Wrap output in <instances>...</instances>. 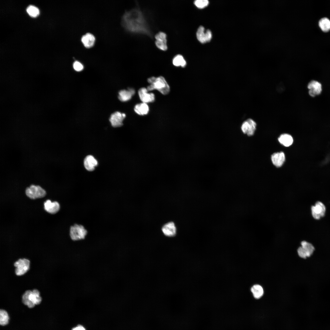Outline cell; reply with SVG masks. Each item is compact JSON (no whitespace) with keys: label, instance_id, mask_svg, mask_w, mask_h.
<instances>
[{"label":"cell","instance_id":"obj_10","mask_svg":"<svg viewBox=\"0 0 330 330\" xmlns=\"http://www.w3.org/2000/svg\"><path fill=\"white\" fill-rule=\"evenodd\" d=\"M155 44L159 49L165 51L167 49V35L164 32H160L155 35Z\"/></svg>","mask_w":330,"mask_h":330},{"label":"cell","instance_id":"obj_23","mask_svg":"<svg viewBox=\"0 0 330 330\" xmlns=\"http://www.w3.org/2000/svg\"><path fill=\"white\" fill-rule=\"evenodd\" d=\"M301 247L305 251L307 257L311 256L313 254L315 250L313 245L311 243L305 241H303L301 242Z\"/></svg>","mask_w":330,"mask_h":330},{"label":"cell","instance_id":"obj_14","mask_svg":"<svg viewBox=\"0 0 330 330\" xmlns=\"http://www.w3.org/2000/svg\"><path fill=\"white\" fill-rule=\"evenodd\" d=\"M162 231L163 234L168 237H173L176 233V228L174 223L170 222L164 224L162 227Z\"/></svg>","mask_w":330,"mask_h":330},{"label":"cell","instance_id":"obj_2","mask_svg":"<svg viewBox=\"0 0 330 330\" xmlns=\"http://www.w3.org/2000/svg\"><path fill=\"white\" fill-rule=\"evenodd\" d=\"M147 81L150 84L147 88L148 91L156 90L163 94L166 95L170 91L169 86L162 76L152 77L148 78Z\"/></svg>","mask_w":330,"mask_h":330},{"label":"cell","instance_id":"obj_9","mask_svg":"<svg viewBox=\"0 0 330 330\" xmlns=\"http://www.w3.org/2000/svg\"><path fill=\"white\" fill-rule=\"evenodd\" d=\"M212 33L209 29L205 31L204 27L200 26L196 32V37L198 40L202 43L209 42L211 39Z\"/></svg>","mask_w":330,"mask_h":330},{"label":"cell","instance_id":"obj_4","mask_svg":"<svg viewBox=\"0 0 330 330\" xmlns=\"http://www.w3.org/2000/svg\"><path fill=\"white\" fill-rule=\"evenodd\" d=\"M15 267V275L18 276H22L27 273L30 267V261L27 258H20L13 263Z\"/></svg>","mask_w":330,"mask_h":330},{"label":"cell","instance_id":"obj_31","mask_svg":"<svg viewBox=\"0 0 330 330\" xmlns=\"http://www.w3.org/2000/svg\"><path fill=\"white\" fill-rule=\"evenodd\" d=\"M72 330H86L85 328L81 325H78L74 328Z\"/></svg>","mask_w":330,"mask_h":330},{"label":"cell","instance_id":"obj_12","mask_svg":"<svg viewBox=\"0 0 330 330\" xmlns=\"http://www.w3.org/2000/svg\"><path fill=\"white\" fill-rule=\"evenodd\" d=\"M307 88L309 90V94L313 97L320 94L322 90L321 84L315 80L310 81L308 84Z\"/></svg>","mask_w":330,"mask_h":330},{"label":"cell","instance_id":"obj_17","mask_svg":"<svg viewBox=\"0 0 330 330\" xmlns=\"http://www.w3.org/2000/svg\"><path fill=\"white\" fill-rule=\"evenodd\" d=\"M135 94V90L132 88H129L128 90H122L119 92L118 98L121 101H127L130 100Z\"/></svg>","mask_w":330,"mask_h":330},{"label":"cell","instance_id":"obj_30","mask_svg":"<svg viewBox=\"0 0 330 330\" xmlns=\"http://www.w3.org/2000/svg\"><path fill=\"white\" fill-rule=\"evenodd\" d=\"M297 252L299 256L302 258H306L307 257L305 251L301 246L298 248Z\"/></svg>","mask_w":330,"mask_h":330},{"label":"cell","instance_id":"obj_22","mask_svg":"<svg viewBox=\"0 0 330 330\" xmlns=\"http://www.w3.org/2000/svg\"><path fill=\"white\" fill-rule=\"evenodd\" d=\"M253 296L256 299L261 298L264 294V291L262 287L259 284L254 285L251 288Z\"/></svg>","mask_w":330,"mask_h":330},{"label":"cell","instance_id":"obj_8","mask_svg":"<svg viewBox=\"0 0 330 330\" xmlns=\"http://www.w3.org/2000/svg\"><path fill=\"white\" fill-rule=\"evenodd\" d=\"M312 215L313 218L316 219H319L325 215L326 208L324 204L320 201H317L314 205L311 207Z\"/></svg>","mask_w":330,"mask_h":330},{"label":"cell","instance_id":"obj_18","mask_svg":"<svg viewBox=\"0 0 330 330\" xmlns=\"http://www.w3.org/2000/svg\"><path fill=\"white\" fill-rule=\"evenodd\" d=\"M84 163V167L87 170L92 171L94 169L95 167L97 165L98 163L93 156L88 155L85 159Z\"/></svg>","mask_w":330,"mask_h":330},{"label":"cell","instance_id":"obj_19","mask_svg":"<svg viewBox=\"0 0 330 330\" xmlns=\"http://www.w3.org/2000/svg\"><path fill=\"white\" fill-rule=\"evenodd\" d=\"M95 40L94 36L90 33H87L81 38V41L84 46L87 48H90L94 45Z\"/></svg>","mask_w":330,"mask_h":330},{"label":"cell","instance_id":"obj_11","mask_svg":"<svg viewBox=\"0 0 330 330\" xmlns=\"http://www.w3.org/2000/svg\"><path fill=\"white\" fill-rule=\"evenodd\" d=\"M147 89L142 87L138 91V94L140 99L144 103L152 102L155 100L154 94L152 93H148Z\"/></svg>","mask_w":330,"mask_h":330},{"label":"cell","instance_id":"obj_26","mask_svg":"<svg viewBox=\"0 0 330 330\" xmlns=\"http://www.w3.org/2000/svg\"><path fill=\"white\" fill-rule=\"evenodd\" d=\"M9 317L7 312L4 310H0V324L2 325H5L8 323Z\"/></svg>","mask_w":330,"mask_h":330},{"label":"cell","instance_id":"obj_16","mask_svg":"<svg viewBox=\"0 0 330 330\" xmlns=\"http://www.w3.org/2000/svg\"><path fill=\"white\" fill-rule=\"evenodd\" d=\"M271 159L273 164L276 167H280L284 163L285 160V156L284 153L281 152L273 154Z\"/></svg>","mask_w":330,"mask_h":330},{"label":"cell","instance_id":"obj_21","mask_svg":"<svg viewBox=\"0 0 330 330\" xmlns=\"http://www.w3.org/2000/svg\"><path fill=\"white\" fill-rule=\"evenodd\" d=\"M278 140L281 144L285 147H288L291 145L293 141L292 136L286 134L281 135L278 138Z\"/></svg>","mask_w":330,"mask_h":330},{"label":"cell","instance_id":"obj_5","mask_svg":"<svg viewBox=\"0 0 330 330\" xmlns=\"http://www.w3.org/2000/svg\"><path fill=\"white\" fill-rule=\"evenodd\" d=\"M87 234V231L81 225L75 224L72 226L70 229V236L73 241H77L84 239Z\"/></svg>","mask_w":330,"mask_h":330},{"label":"cell","instance_id":"obj_20","mask_svg":"<svg viewBox=\"0 0 330 330\" xmlns=\"http://www.w3.org/2000/svg\"><path fill=\"white\" fill-rule=\"evenodd\" d=\"M134 111L139 115H145L148 113L149 111V108L146 103L142 102L137 104L135 106Z\"/></svg>","mask_w":330,"mask_h":330},{"label":"cell","instance_id":"obj_3","mask_svg":"<svg viewBox=\"0 0 330 330\" xmlns=\"http://www.w3.org/2000/svg\"><path fill=\"white\" fill-rule=\"evenodd\" d=\"M22 300L23 304L32 308L41 303L42 298L39 291L35 288L25 291L22 295Z\"/></svg>","mask_w":330,"mask_h":330},{"label":"cell","instance_id":"obj_6","mask_svg":"<svg viewBox=\"0 0 330 330\" xmlns=\"http://www.w3.org/2000/svg\"><path fill=\"white\" fill-rule=\"evenodd\" d=\"M27 196L32 199L41 198L45 196L46 191L39 186L32 185L25 190Z\"/></svg>","mask_w":330,"mask_h":330},{"label":"cell","instance_id":"obj_27","mask_svg":"<svg viewBox=\"0 0 330 330\" xmlns=\"http://www.w3.org/2000/svg\"><path fill=\"white\" fill-rule=\"evenodd\" d=\"M26 11L30 16L33 17H36L39 13L38 8L33 5L29 6L27 8Z\"/></svg>","mask_w":330,"mask_h":330},{"label":"cell","instance_id":"obj_28","mask_svg":"<svg viewBox=\"0 0 330 330\" xmlns=\"http://www.w3.org/2000/svg\"><path fill=\"white\" fill-rule=\"evenodd\" d=\"M209 2L207 0H197L194 2L195 6L198 8H203L208 4Z\"/></svg>","mask_w":330,"mask_h":330},{"label":"cell","instance_id":"obj_7","mask_svg":"<svg viewBox=\"0 0 330 330\" xmlns=\"http://www.w3.org/2000/svg\"><path fill=\"white\" fill-rule=\"evenodd\" d=\"M256 123L251 119H248L242 124L241 129L242 132L248 136L254 134L256 129Z\"/></svg>","mask_w":330,"mask_h":330},{"label":"cell","instance_id":"obj_15","mask_svg":"<svg viewBox=\"0 0 330 330\" xmlns=\"http://www.w3.org/2000/svg\"><path fill=\"white\" fill-rule=\"evenodd\" d=\"M60 206L57 201L52 202L50 200H48L44 203V208L48 212L51 214H54L59 210Z\"/></svg>","mask_w":330,"mask_h":330},{"label":"cell","instance_id":"obj_29","mask_svg":"<svg viewBox=\"0 0 330 330\" xmlns=\"http://www.w3.org/2000/svg\"><path fill=\"white\" fill-rule=\"evenodd\" d=\"M73 67L75 70L79 72L82 71L83 69V65L79 62L76 61L73 63Z\"/></svg>","mask_w":330,"mask_h":330},{"label":"cell","instance_id":"obj_1","mask_svg":"<svg viewBox=\"0 0 330 330\" xmlns=\"http://www.w3.org/2000/svg\"><path fill=\"white\" fill-rule=\"evenodd\" d=\"M123 26L128 31L151 36L149 25L142 12L138 9H134L126 12L122 21Z\"/></svg>","mask_w":330,"mask_h":330},{"label":"cell","instance_id":"obj_13","mask_svg":"<svg viewBox=\"0 0 330 330\" xmlns=\"http://www.w3.org/2000/svg\"><path fill=\"white\" fill-rule=\"evenodd\" d=\"M126 116V115L125 113H121L119 112L113 113L109 119L112 125L114 127L121 126L123 125V120Z\"/></svg>","mask_w":330,"mask_h":330},{"label":"cell","instance_id":"obj_24","mask_svg":"<svg viewBox=\"0 0 330 330\" xmlns=\"http://www.w3.org/2000/svg\"><path fill=\"white\" fill-rule=\"evenodd\" d=\"M319 25L323 31L328 32L330 30V20L326 17L322 18L319 22Z\"/></svg>","mask_w":330,"mask_h":330},{"label":"cell","instance_id":"obj_25","mask_svg":"<svg viewBox=\"0 0 330 330\" xmlns=\"http://www.w3.org/2000/svg\"><path fill=\"white\" fill-rule=\"evenodd\" d=\"M172 63L174 65L176 66H181L185 67L186 65V62L183 57L180 54L175 56L172 61Z\"/></svg>","mask_w":330,"mask_h":330}]
</instances>
